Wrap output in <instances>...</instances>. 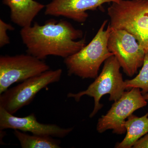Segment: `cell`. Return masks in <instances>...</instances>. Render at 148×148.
Returning <instances> with one entry per match:
<instances>
[{"label": "cell", "instance_id": "cell-1", "mask_svg": "<svg viewBox=\"0 0 148 148\" xmlns=\"http://www.w3.org/2000/svg\"><path fill=\"white\" fill-rule=\"evenodd\" d=\"M20 34L27 53L41 60L49 56L65 59L86 45L82 30L64 19H49L43 25L35 22L21 28Z\"/></svg>", "mask_w": 148, "mask_h": 148}, {"label": "cell", "instance_id": "cell-2", "mask_svg": "<svg viewBox=\"0 0 148 148\" xmlns=\"http://www.w3.org/2000/svg\"><path fill=\"white\" fill-rule=\"evenodd\" d=\"M105 20L97 34L88 45L76 53L64 59L68 75H75L83 79H95L100 67L109 57L114 55L109 50L108 40L111 31L109 24Z\"/></svg>", "mask_w": 148, "mask_h": 148}, {"label": "cell", "instance_id": "cell-3", "mask_svg": "<svg viewBox=\"0 0 148 148\" xmlns=\"http://www.w3.org/2000/svg\"><path fill=\"white\" fill-rule=\"evenodd\" d=\"M108 14L111 29L129 32L148 52V0H119L112 3Z\"/></svg>", "mask_w": 148, "mask_h": 148}, {"label": "cell", "instance_id": "cell-4", "mask_svg": "<svg viewBox=\"0 0 148 148\" xmlns=\"http://www.w3.org/2000/svg\"><path fill=\"white\" fill-rule=\"evenodd\" d=\"M120 65L114 56L113 55L104 62L101 73L95 80L84 90L77 93L70 92L68 98H73L79 102L84 95H87L94 99V106L89 117H93L101 110L103 105L100 103L103 95L109 94V101H116L119 99L125 92V82L121 73Z\"/></svg>", "mask_w": 148, "mask_h": 148}, {"label": "cell", "instance_id": "cell-5", "mask_svg": "<svg viewBox=\"0 0 148 148\" xmlns=\"http://www.w3.org/2000/svg\"><path fill=\"white\" fill-rule=\"evenodd\" d=\"M62 73L61 69L49 70L9 88L0 94V108L14 114L20 109L32 103L37 93L43 88L59 82Z\"/></svg>", "mask_w": 148, "mask_h": 148}, {"label": "cell", "instance_id": "cell-6", "mask_svg": "<svg viewBox=\"0 0 148 148\" xmlns=\"http://www.w3.org/2000/svg\"><path fill=\"white\" fill-rule=\"evenodd\" d=\"M50 70L44 60L27 54L1 56L0 94L16 83L21 82Z\"/></svg>", "mask_w": 148, "mask_h": 148}, {"label": "cell", "instance_id": "cell-7", "mask_svg": "<svg viewBox=\"0 0 148 148\" xmlns=\"http://www.w3.org/2000/svg\"><path fill=\"white\" fill-rule=\"evenodd\" d=\"M147 104V101L140 88H134L125 91L119 99L114 101L107 113L99 119L96 130L100 133L111 130L114 134H124L126 131L125 126L126 119Z\"/></svg>", "mask_w": 148, "mask_h": 148}, {"label": "cell", "instance_id": "cell-8", "mask_svg": "<svg viewBox=\"0 0 148 148\" xmlns=\"http://www.w3.org/2000/svg\"><path fill=\"white\" fill-rule=\"evenodd\" d=\"M108 47L128 76H134L143 66L145 52L135 37L125 30L111 29Z\"/></svg>", "mask_w": 148, "mask_h": 148}, {"label": "cell", "instance_id": "cell-9", "mask_svg": "<svg viewBox=\"0 0 148 148\" xmlns=\"http://www.w3.org/2000/svg\"><path fill=\"white\" fill-rule=\"evenodd\" d=\"M18 130L33 135L63 138L73 131V127L63 128L57 125L44 124L38 121L35 114L27 116L17 117L0 108V130Z\"/></svg>", "mask_w": 148, "mask_h": 148}, {"label": "cell", "instance_id": "cell-10", "mask_svg": "<svg viewBox=\"0 0 148 148\" xmlns=\"http://www.w3.org/2000/svg\"><path fill=\"white\" fill-rule=\"evenodd\" d=\"M119 0H52L45 6V15L64 16L79 23H84L88 17V10H96L107 3Z\"/></svg>", "mask_w": 148, "mask_h": 148}, {"label": "cell", "instance_id": "cell-11", "mask_svg": "<svg viewBox=\"0 0 148 148\" xmlns=\"http://www.w3.org/2000/svg\"><path fill=\"white\" fill-rule=\"evenodd\" d=\"M10 10L11 21L21 28L29 27L46 6L34 0H3Z\"/></svg>", "mask_w": 148, "mask_h": 148}, {"label": "cell", "instance_id": "cell-12", "mask_svg": "<svg viewBox=\"0 0 148 148\" xmlns=\"http://www.w3.org/2000/svg\"><path fill=\"white\" fill-rule=\"evenodd\" d=\"M126 135L120 143H116L115 147L131 148L140 138L148 133V112L142 116L132 114L125 122Z\"/></svg>", "mask_w": 148, "mask_h": 148}, {"label": "cell", "instance_id": "cell-13", "mask_svg": "<svg viewBox=\"0 0 148 148\" xmlns=\"http://www.w3.org/2000/svg\"><path fill=\"white\" fill-rule=\"evenodd\" d=\"M13 133L22 148H61V141L53 137L30 135L18 130H14Z\"/></svg>", "mask_w": 148, "mask_h": 148}, {"label": "cell", "instance_id": "cell-14", "mask_svg": "<svg viewBox=\"0 0 148 148\" xmlns=\"http://www.w3.org/2000/svg\"><path fill=\"white\" fill-rule=\"evenodd\" d=\"M126 89L136 88L141 89L143 94L148 92V52H146L142 69L134 78L125 81Z\"/></svg>", "mask_w": 148, "mask_h": 148}, {"label": "cell", "instance_id": "cell-15", "mask_svg": "<svg viewBox=\"0 0 148 148\" xmlns=\"http://www.w3.org/2000/svg\"><path fill=\"white\" fill-rule=\"evenodd\" d=\"M14 29L11 24L6 23L2 19H0V47H3L9 44L10 40L7 32L8 30L13 31Z\"/></svg>", "mask_w": 148, "mask_h": 148}, {"label": "cell", "instance_id": "cell-16", "mask_svg": "<svg viewBox=\"0 0 148 148\" xmlns=\"http://www.w3.org/2000/svg\"><path fill=\"white\" fill-rule=\"evenodd\" d=\"M132 148H148V133L136 141Z\"/></svg>", "mask_w": 148, "mask_h": 148}, {"label": "cell", "instance_id": "cell-17", "mask_svg": "<svg viewBox=\"0 0 148 148\" xmlns=\"http://www.w3.org/2000/svg\"><path fill=\"white\" fill-rule=\"evenodd\" d=\"M144 98L145 99L146 101H148V92L146 93L145 94H143Z\"/></svg>", "mask_w": 148, "mask_h": 148}]
</instances>
